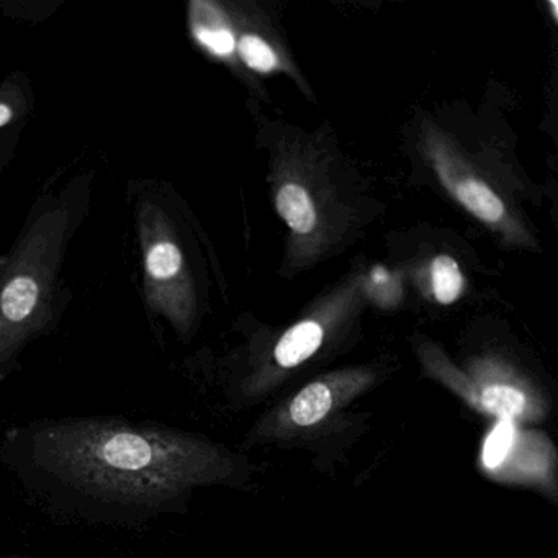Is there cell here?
Segmentation results:
<instances>
[{
  "mask_svg": "<svg viewBox=\"0 0 558 558\" xmlns=\"http://www.w3.org/2000/svg\"><path fill=\"white\" fill-rule=\"evenodd\" d=\"M463 277L459 264L449 256H439L433 263V289L437 302L449 305L462 292Z\"/></svg>",
  "mask_w": 558,
  "mask_h": 558,
  "instance_id": "ba28073f",
  "label": "cell"
},
{
  "mask_svg": "<svg viewBox=\"0 0 558 558\" xmlns=\"http://www.w3.org/2000/svg\"><path fill=\"white\" fill-rule=\"evenodd\" d=\"M277 210L295 233L308 234L316 225V211L305 189L287 184L277 195Z\"/></svg>",
  "mask_w": 558,
  "mask_h": 558,
  "instance_id": "3957f363",
  "label": "cell"
},
{
  "mask_svg": "<svg viewBox=\"0 0 558 558\" xmlns=\"http://www.w3.org/2000/svg\"><path fill=\"white\" fill-rule=\"evenodd\" d=\"M332 407V393L322 381L303 388L290 404V416L299 426H313L319 423Z\"/></svg>",
  "mask_w": 558,
  "mask_h": 558,
  "instance_id": "277c9868",
  "label": "cell"
},
{
  "mask_svg": "<svg viewBox=\"0 0 558 558\" xmlns=\"http://www.w3.org/2000/svg\"><path fill=\"white\" fill-rule=\"evenodd\" d=\"M456 197L466 210L488 223H496L505 215V205H502L501 198L482 182H460L456 187Z\"/></svg>",
  "mask_w": 558,
  "mask_h": 558,
  "instance_id": "5b68a950",
  "label": "cell"
},
{
  "mask_svg": "<svg viewBox=\"0 0 558 558\" xmlns=\"http://www.w3.org/2000/svg\"><path fill=\"white\" fill-rule=\"evenodd\" d=\"M40 289L32 277H17L5 286L0 295V306L12 323L25 322L34 313Z\"/></svg>",
  "mask_w": 558,
  "mask_h": 558,
  "instance_id": "8992f818",
  "label": "cell"
},
{
  "mask_svg": "<svg viewBox=\"0 0 558 558\" xmlns=\"http://www.w3.org/2000/svg\"><path fill=\"white\" fill-rule=\"evenodd\" d=\"M45 466L71 485L116 501L153 505L210 476L214 453L171 430L113 421H68L37 436Z\"/></svg>",
  "mask_w": 558,
  "mask_h": 558,
  "instance_id": "6da1fadb",
  "label": "cell"
},
{
  "mask_svg": "<svg viewBox=\"0 0 558 558\" xmlns=\"http://www.w3.org/2000/svg\"><path fill=\"white\" fill-rule=\"evenodd\" d=\"M12 120V110L4 104H0V126L8 125Z\"/></svg>",
  "mask_w": 558,
  "mask_h": 558,
  "instance_id": "4fadbf2b",
  "label": "cell"
},
{
  "mask_svg": "<svg viewBox=\"0 0 558 558\" xmlns=\"http://www.w3.org/2000/svg\"><path fill=\"white\" fill-rule=\"evenodd\" d=\"M240 53L251 70L269 73L277 68V57L263 38L247 35L240 41Z\"/></svg>",
  "mask_w": 558,
  "mask_h": 558,
  "instance_id": "8fae6325",
  "label": "cell"
},
{
  "mask_svg": "<svg viewBox=\"0 0 558 558\" xmlns=\"http://www.w3.org/2000/svg\"><path fill=\"white\" fill-rule=\"evenodd\" d=\"M514 434L512 420H501L496 424L495 429L489 434L488 439L485 440V446H483L482 459L486 469H496V466L501 465L502 460L511 450L512 442H514Z\"/></svg>",
  "mask_w": 558,
  "mask_h": 558,
  "instance_id": "9c48e42d",
  "label": "cell"
},
{
  "mask_svg": "<svg viewBox=\"0 0 558 558\" xmlns=\"http://www.w3.org/2000/svg\"><path fill=\"white\" fill-rule=\"evenodd\" d=\"M322 342V326L315 322H302L282 336L274 355L282 367H296L306 359L312 357L318 351Z\"/></svg>",
  "mask_w": 558,
  "mask_h": 558,
  "instance_id": "7a4b0ae2",
  "label": "cell"
},
{
  "mask_svg": "<svg viewBox=\"0 0 558 558\" xmlns=\"http://www.w3.org/2000/svg\"><path fill=\"white\" fill-rule=\"evenodd\" d=\"M146 267H148V272L151 274L155 279H172L182 267L181 251L172 243L156 244V246L149 251Z\"/></svg>",
  "mask_w": 558,
  "mask_h": 558,
  "instance_id": "30bf717a",
  "label": "cell"
},
{
  "mask_svg": "<svg viewBox=\"0 0 558 558\" xmlns=\"http://www.w3.org/2000/svg\"><path fill=\"white\" fill-rule=\"evenodd\" d=\"M480 403L501 420H512L524 411L525 397L521 390L509 385H492L480 395Z\"/></svg>",
  "mask_w": 558,
  "mask_h": 558,
  "instance_id": "52a82bcc",
  "label": "cell"
},
{
  "mask_svg": "<svg viewBox=\"0 0 558 558\" xmlns=\"http://www.w3.org/2000/svg\"><path fill=\"white\" fill-rule=\"evenodd\" d=\"M195 35L198 41L218 57H228L234 50V37L228 28H208L205 25H195Z\"/></svg>",
  "mask_w": 558,
  "mask_h": 558,
  "instance_id": "7c38bea8",
  "label": "cell"
}]
</instances>
